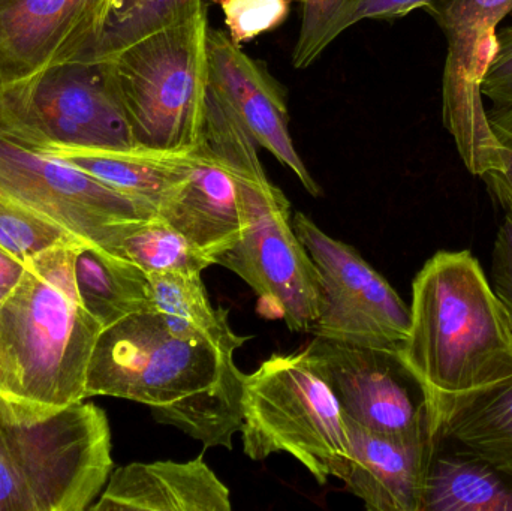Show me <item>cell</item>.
I'll list each match as a JSON object with an SVG mask.
<instances>
[{
    "instance_id": "obj_4",
    "label": "cell",
    "mask_w": 512,
    "mask_h": 511,
    "mask_svg": "<svg viewBox=\"0 0 512 511\" xmlns=\"http://www.w3.org/2000/svg\"><path fill=\"white\" fill-rule=\"evenodd\" d=\"M201 137L231 165L242 192L248 227L216 260L239 275L291 332L310 333L324 305L321 276L292 227V209L270 182L251 132L210 87Z\"/></svg>"
},
{
    "instance_id": "obj_15",
    "label": "cell",
    "mask_w": 512,
    "mask_h": 511,
    "mask_svg": "<svg viewBox=\"0 0 512 511\" xmlns=\"http://www.w3.org/2000/svg\"><path fill=\"white\" fill-rule=\"evenodd\" d=\"M348 455L336 479L370 511H421L427 471L438 435L403 440L361 428L345 417Z\"/></svg>"
},
{
    "instance_id": "obj_5",
    "label": "cell",
    "mask_w": 512,
    "mask_h": 511,
    "mask_svg": "<svg viewBox=\"0 0 512 511\" xmlns=\"http://www.w3.org/2000/svg\"><path fill=\"white\" fill-rule=\"evenodd\" d=\"M107 414L86 401L26 420L0 396V511H84L113 473Z\"/></svg>"
},
{
    "instance_id": "obj_31",
    "label": "cell",
    "mask_w": 512,
    "mask_h": 511,
    "mask_svg": "<svg viewBox=\"0 0 512 511\" xmlns=\"http://www.w3.org/2000/svg\"><path fill=\"white\" fill-rule=\"evenodd\" d=\"M432 0H354L343 21V30L364 20H397L415 9L426 8Z\"/></svg>"
},
{
    "instance_id": "obj_20",
    "label": "cell",
    "mask_w": 512,
    "mask_h": 511,
    "mask_svg": "<svg viewBox=\"0 0 512 511\" xmlns=\"http://www.w3.org/2000/svg\"><path fill=\"white\" fill-rule=\"evenodd\" d=\"M421 511H512V479L438 435Z\"/></svg>"
},
{
    "instance_id": "obj_16",
    "label": "cell",
    "mask_w": 512,
    "mask_h": 511,
    "mask_svg": "<svg viewBox=\"0 0 512 511\" xmlns=\"http://www.w3.org/2000/svg\"><path fill=\"white\" fill-rule=\"evenodd\" d=\"M158 215L215 264L242 240L248 227L236 173L203 137L189 152L185 183Z\"/></svg>"
},
{
    "instance_id": "obj_8",
    "label": "cell",
    "mask_w": 512,
    "mask_h": 511,
    "mask_svg": "<svg viewBox=\"0 0 512 511\" xmlns=\"http://www.w3.org/2000/svg\"><path fill=\"white\" fill-rule=\"evenodd\" d=\"M0 128L35 147L138 149L110 63L75 60L0 93Z\"/></svg>"
},
{
    "instance_id": "obj_18",
    "label": "cell",
    "mask_w": 512,
    "mask_h": 511,
    "mask_svg": "<svg viewBox=\"0 0 512 511\" xmlns=\"http://www.w3.org/2000/svg\"><path fill=\"white\" fill-rule=\"evenodd\" d=\"M74 165L131 200L161 212L179 192L189 174V152L162 153L146 149L129 152L47 147L38 149Z\"/></svg>"
},
{
    "instance_id": "obj_33",
    "label": "cell",
    "mask_w": 512,
    "mask_h": 511,
    "mask_svg": "<svg viewBox=\"0 0 512 511\" xmlns=\"http://www.w3.org/2000/svg\"><path fill=\"white\" fill-rule=\"evenodd\" d=\"M3 296L0 294V302H2ZM0 396L11 405L12 410L20 416L15 407L14 396H12L11 380H9L8 363H6L5 350H3L2 332H0ZM21 417V416H20ZM27 420V419H26Z\"/></svg>"
},
{
    "instance_id": "obj_27",
    "label": "cell",
    "mask_w": 512,
    "mask_h": 511,
    "mask_svg": "<svg viewBox=\"0 0 512 511\" xmlns=\"http://www.w3.org/2000/svg\"><path fill=\"white\" fill-rule=\"evenodd\" d=\"M224 14L230 38L243 47L279 29L291 11V0H212Z\"/></svg>"
},
{
    "instance_id": "obj_23",
    "label": "cell",
    "mask_w": 512,
    "mask_h": 511,
    "mask_svg": "<svg viewBox=\"0 0 512 511\" xmlns=\"http://www.w3.org/2000/svg\"><path fill=\"white\" fill-rule=\"evenodd\" d=\"M207 2L209 0H119L98 44L81 60L113 59L135 42L209 8Z\"/></svg>"
},
{
    "instance_id": "obj_26",
    "label": "cell",
    "mask_w": 512,
    "mask_h": 511,
    "mask_svg": "<svg viewBox=\"0 0 512 511\" xmlns=\"http://www.w3.org/2000/svg\"><path fill=\"white\" fill-rule=\"evenodd\" d=\"M354 0H301V26L292 66L306 69L342 35L343 21Z\"/></svg>"
},
{
    "instance_id": "obj_3",
    "label": "cell",
    "mask_w": 512,
    "mask_h": 511,
    "mask_svg": "<svg viewBox=\"0 0 512 511\" xmlns=\"http://www.w3.org/2000/svg\"><path fill=\"white\" fill-rule=\"evenodd\" d=\"M402 356L438 395H462L512 375L507 314L469 251L433 255L412 284Z\"/></svg>"
},
{
    "instance_id": "obj_32",
    "label": "cell",
    "mask_w": 512,
    "mask_h": 511,
    "mask_svg": "<svg viewBox=\"0 0 512 511\" xmlns=\"http://www.w3.org/2000/svg\"><path fill=\"white\" fill-rule=\"evenodd\" d=\"M26 263L0 248V294L3 297L20 282Z\"/></svg>"
},
{
    "instance_id": "obj_9",
    "label": "cell",
    "mask_w": 512,
    "mask_h": 511,
    "mask_svg": "<svg viewBox=\"0 0 512 511\" xmlns=\"http://www.w3.org/2000/svg\"><path fill=\"white\" fill-rule=\"evenodd\" d=\"M0 194L65 228L81 242L116 255L120 240L158 215L74 165L0 128Z\"/></svg>"
},
{
    "instance_id": "obj_28",
    "label": "cell",
    "mask_w": 512,
    "mask_h": 511,
    "mask_svg": "<svg viewBox=\"0 0 512 511\" xmlns=\"http://www.w3.org/2000/svg\"><path fill=\"white\" fill-rule=\"evenodd\" d=\"M487 119L496 140V167L481 179L505 215L512 218V102L492 105L487 110Z\"/></svg>"
},
{
    "instance_id": "obj_19",
    "label": "cell",
    "mask_w": 512,
    "mask_h": 511,
    "mask_svg": "<svg viewBox=\"0 0 512 511\" xmlns=\"http://www.w3.org/2000/svg\"><path fill=\"white\" fill-rule=\"evenodd\" d=\"M438 435L512 479V375L462 395L436 396Z\"/></svg>"
},
{
    "instance_id": "obj_30",
    "label": "cell",
    "mask_w": 512,
    "mask_h": 511,
    "mask_svg": "<svg viewBox=\"0 0 512 511\" xmlns=\"http://www.w3.org/2000/svg\"><path fill=\"white\" fill-rule=\"evenodd\" d=\"M492 288L507 314L512 332V218L507 215L493 246Z\"/></svg>"
},
{
    "instance_id": "obj_12",
    "label": "cell",
    "mask_w": 512,
    "mask_h": 511,
    "mask_svg": "<svg viewBox=\"0 0 512 511\" xmlns=\"http://www.w3.org/2000/svg\"><path fill=\"white\" fill-rule=\"evenodd\" d=\"M292 227L321 276L324 305L310 333L351 344L400 348L411 329V308L357 249L333 239L309 216Z\"/></svg>"
},
{
    "instance_id": "obj_7",
    "label": "cell",
    "mask_w": 512,
    "mask_h": 511,
    "mask_svg": "<svg viewBox=\"0 0 512 511\" xmlns=\"http://www.w3.org/2000/svg\"><path fill=\"white\" fill-rule=\"evenodd\" d=\"M242 416L243 452L252 461L286 453L325 485L348 455L345 414L304 348L243 374Z\"/></svg>"
},
{
    "instance_id": "obj_6",
    "label": "cell",
    "mask_w": 512,
    "mask_h": 511,
    "mask_svg": "<svg viewBox=\"0 0 512 511\" xmlns=\"http://www.w3.org/2000/svg\"><path fill=\"white\" fill-rule=\"evenodd\" d=\"M209 29L207 8L104 60L140 149L185 153L200 141L210 86Z\"/></svg>"
},
{
    "instance_id": "obj_29",
    "label": "cell",
    "mask_w": 512,
    "mask_h": 511,
    "mask_svg": "<svg viewBox=\"0 0 512 511\" xmlns=\"http://www.w3.org/2000/svg\"><path fill=\"white\" fill-rule=\"evenodd\" d=\"M481 93L492 105L512 102V24L496 35L495 54L484 75Z\"/></svg>"
},
{
    "instance_id": "obj_17",
    "label": "cell",
    "mask_w": 512,
    "mask_h": 511,
    "mask_svg": "<svg viewBox=\"0 0 512 511\" xmlns=\"http://www.w3.org/2000/svg\"><path fill=\"white\" fill-rule=\"evenodd\" d=\"M230 489L204 461L134 462L111 473L92 511H231Z\"/></svg>"
},
{
    "instance_id": "obj_10",
    "label": "cell",
    "mask_w": 512,
    "mask_h": 511,
    "mask_svg": "<svg viewBox=\"0 0 512 511\" xmlns=\"http://www.w3.org/2000/svg\"><path fill=\"white\" fill-rule=\"evenodd\" d=\"M345 417L367 431L403 440L438 435L436 395L412 371L400 348L315 336L304 347Z\"/></svg>"
},
{
    "instance_id": "obj_24",
    "label": "cell",
    "mask_w": 512,
    "mask_h": 511,
    "mask_svg": "<svg viewBox=\"0 0 512 511\" xmlns=\"http://www.w3.org/2000/svg\"><path fill=\"white\" fill-rule=\"evenodd\" d=\"M116 255L132 261L147 273L201 275L215 264L185 234L159 215L135 225L120 240Z\"/></svg>"
},
{
    "instance_id": "obj_2",
    "label": "cell",
    "mask_w": 512,
    "mask_h": 511,
    "mask_svg": "<svg viewBox=\"0 0 512 511\" xmlns=\"http://www.w3.org/2000/svg\"><path fill=\"white\" fill-rule=\"evenodd\" d=\"M54 246L26 261L0 302V332L15 407L39 420L87 401L86 380L101 324L86 311L74 279L75 249Z\"/></svg>"
},
{
    "instance_id": "obj_14",
    "label": "cell",
    "mask_w": 512,
    "mask_h": 511,
    "mask_svg": "<svg viewBox=\"0 0 512 511\" xmlns=\"http://www.w3.org/2000/svg\"><path fill=\"white\" fill-rule=\"evenodd\" d=\"M210 86L248 128L256 143L292 171L312 197L322 189L295 149L286 95L267 66L242 50L225 30L210 26L207 38Z\"/></svg>"
},
{
    "instance_id": "obj_13",
    "label": "cell",
    "mask_w": 512,
    "mask_h": 511,
    "mask_svg": "<svg viewBox=\"0 0 512 511\" xmlns=\"http://www.w3.org/2000/svg\"><path fill=\"white\" fill-rule=\"evenodd\" d=\"M119 0H0V93L86 59Z\"/></svg>"
},
{
    "instance_id": "obj_21",
    "label": "cell",
    "mask_w": 512,
    "mask_h": 511,
    "mask_svg": "<svg viewBox=\"0 0 512 511\" xmlns=\"http://www.w3.org/2000/svg\"><path fill=\"white\" fill-rule=\"evenodd\" d=\"M74 279L81 303L102 329L131 315L155 311L149 273L98 246H77Z\"/></svg>"
},
{
    "instance_id": "obj_25",
    "label": "cell",
    "mask_w": 512,
    "mask_h": 511,
    "mask_svg": "<svg viewBox=\"0 0 512 511\" xmlns=\"http://www.w3.org/2000/svg\"><path fill=\"white\" fill-rule=\"evenodd\" d=\"M78 242L65 228L0 194V248L18 260L26 263L54 246Z\"/></svg>"
},
{
    "instance_id": "obj_11",
    "label": "cell",
    "mask_w": 512,
    "mask_h": 511,
    "mask_svg": "<svg viewBox=\"0 0 512 511\" xmlns=\"http://www.w3.org/2000/svg\"><path fill=\"white\" fill-rule=\"evenodd\" d=\"M427 14L447 36L442 78V117L466 168L484 176L496 165V140L481 93L496 50L498 26L512 12V0H432Z\"/></svg>"
},
{
    "instance_id": "obj_1",
    "label": "cell",
    "mask_w": 512,
    "mask_h": 511,
    "mask_svg": "<svg viewBox=\"0 0 512 511\" xmlns=\"http://www.w3.org/2000/svg\"><path fill=\"white\" fill-rule=\"evenodd\" d=\"M95 396L146 405L156 422L206 449L233 450L242 428L243 372L234 354L171 335L155 311L102 330L87 369L86 399Z\"/></svg>"
},
{
    "instance_id": "obj_22",
    "label": "cell",
    "mask_w": 512,
    "mask_h": 511,
    "mask_svg": "<svg viewBox=\"0 0 512 511\" xmlns=\"http://www.w3.org/2000/svg\"><path fill=\"white\" fill-rule=\"evenodd\" d=\"M149 278L155 312L171 335L230 354L248 341L231 329L230 312L212 305L201 275L149 273Z\"/></svg>"
}]
</instances>
